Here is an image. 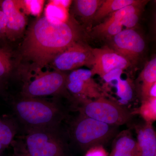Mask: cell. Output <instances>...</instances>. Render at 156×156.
Masks as SVG:
<instances>
[{
	"label": "cell",
	"instance_id": "1",
	"mask_svg": "<svg viewBox=\"0 0 156 156\" xmlns=\"http://www.w3.org/2000/svg\"><path fill=\"white\" fill-rule=\"evenodd\" d=\"M84 37L83 30L70 15L59 23L42 16L32 23L27 31L20 48L21 56L36 73L67 48L83 41Z\"/></svg>",
	"mask_w": 156,
	"mask_h": 156
},
{
	"label": "cell",
	"instance_id": "2",
	"mask_svg": "<svg viewBox=\"0 0 156 156\" xmlns=\"http://www.w3.org/2000/svg\"><path fill=\"white\" fill-rule=\"evenodd\" d=\"M14 107L18 119L29 128L59 126L64 119L57 104L37 98L23 97Z\"/></svg>",
	"mask_w": 156,
	"mask_h": 156
},
{
	"label": "cell",
	"instance_id": "3",
	"mask_svg": "<svg viewBox=\"0 0 156 156\" xmlns=\"http://www.w3.org/2000/svg\"><path fill=\"white\" fill-rule=\"evenodd\" d=\"M77 110L83 115L102 122L119 126L130 122L133 113L126 107L110 99L102 97L92 100L87 98H76Z\"/></svg>",
	"mask_w": 156,
	"mask_h": 156
},
{
	"label": "cell",
	"instance_id": "4",
	"mask_svg": "<svg viewBox=\"0 0 156 156\" xmlns=\"http://www.w3.org/2000/svg\"><path fill=\"white\" fill-rule=\"evenodd\" d=\"M116 127L80 114L73 124V138L82 149L87 151L110 140L115 136Z\"/></svg>",
	"mask_w": 156,
	"mask_h": 156
},
{
	"label": "cell",
	"instance_id": "5",
	"mask_svg": "<svg viewBox=\"0 0 156 156\" xmlns=\"http://www.w3.org/2000/svg\"><path fill=\"white\" fill-rule=\"evenodd\" d=\"M59 126L29 128L26 137L30 156H66L65 143Z\"/></svg>",
	"mask_w": 156,
	"mask_h": 156
},
{
	"label": "cell",
	"instance_id": "6",
	"mask_svg": "<svg viewBox=\"0 0 156 156\" xmlns=\"http://www.w3.org/2000/svg\"><path fill=\"white\" fill-rule=\"evenodd\" d=\"M67 77L66 73L57 70L38 72L33 80L24 85L23 97L37 98L61 93L66 89Z\"/></svg>",
	"mask_w": 156,
	"mask_h": 156
},
{
	"label": "cell",
	"instance_id": "7",
	"mask_svg": "<svg viewBox=\"0 0 156 156\" xmlns=\"http://www.w3.org/2000/svg\"><path fill=\"white\" fill-rule=\"evenodd\" d=\"M92 49L83 41L78 42L57 55L51 63L55 70L63 72L83 66L92 68L94 58Z\"/></svg>",
	"mask_w": 156,
	"mask_h": 156
},
{
	"label": "cell",
	"instance_id": "8",
	"mask_svg": "<svg viewBox=\"0 0 156 156\" xmlns=\"http://www.w3.org/2000/svg\"><path fill=\"white\" fill-rule=\"evenodd\" d=\"M110 40V48L127 58L131 64L137 61L145 49L144 39L134 29L123 30Z\"/></svg>",
	"mask_w": 156,
	"mask_h": 156
},
{
	"label": "cell",
	"instance_id": "9",
	"mask_svg": "<svg viewBox=\"0 0 156 156\" xmlns=\"http://www.w3.org/2000/svg\"><path fill=\"white\" fill-rule=\"evenodd\" d=\"M91 70L78 69L67 75L66 89L75 95L76 98H87L97 99L105 97L99 85L92 78Z\"/></svg>",
	"mask_w": 156,
	"mask_h": 156
},
{
	"label": "cell",
	"instance_id": "10",
	"mask_svg": "<svg viewBox=\"0 0 156 156\" xmlns=\"http://www.w3.org/2000/svg\"><path fill=\"white\" fill-rule=\"evenodd\" d=\"M92 50L94 64L90 70L93 76L98 75L102 78L112 70L121 69L124 70L131 65L127 58L108 46L92 48Z\"/></svg>",
	"mask_w": 156,
	"mask_h": 156
},
{
	"label": "cell",
	"instance_id": "11",
	"mask_svg": "<svg viewBox=\"0 0 156 156\" xmlns=\"http://www.w3.org/2000/svg\"><path fill=\"white\" fill-rule=\"evenodd\" d=\"M1 4L6 18L5 38L9 41H14L25 32L27 25L25 14L18 1L1 0Z\"/></svg>",
	"mask_w": 156,
	"mask_h": 156
},
{
	"label": "cell",
	"instance_id": "12",
	"mask_svg": "<svg viewBox=\"0 0 156 156\" xmlns=\"http://www.w3.org/2000/svg\"><path fill=\"white\" fill-rule=\"evenodd\" d=\"M135 129L138 156H156V134L152 124L145 122Z\"/></svg>",
	"mask_w": 156,
	"mask_h": 156
},
{
	"label": "cell",
	"instance_id": "13",
	"mask_svg": "<svg viewBox=\"0 0 156 156\" xmlns=\"http://www.w3.org/2000/svg\"><path fill=\"white\" fill-rule=\"evenodd\" d=\"M110 156H138L137 143L129 130H124L116 136Z\"/></svg>",
	"mask_w": 156,
	"mask_h": 156
},
{
	"label": "cell",
	"instance_id": "14",
	"mask_svg": "<svg viewBox=\"0 0 156 156\" xmlns=\"http://www.w3.org/2000/svg\"><path fill=\"white\" fill-rule=\"evenodd\" d=\"M72 1H50L45 10V17L51 22L59 23L66 21L70 15L68 9Z\"/></svg>",
	"mask_w": 156,
	"mask_h": 156
},
{
	"label": "cell",
	"instance_id": "15",
	"mask_svg": "<svg viewBox=\"0 0 156 156\" xmlns=\"http://www.w3.org/2000/svg\"><path fill=\"white\" fill-rule=\"evenodd\" d=\"M5 38H0V82L9 77L14 69L13 53Z\"/></svg>",
	"mask_w": 156,
	"mask_h": 156
},
{
	"label": "cell",
	"instance_id": "16",
	"mask_svg": "<svg viewBox=\"0 0 156 156\" xmlns=\"http://www.w3.org/2000/svg\"><path fill=\"white\" fill-rule=\"evenodd\" d=\"M139 80L141 82L142 100L149 97V92L151 87L156 83V58L154 57L148 62L140 73Z\"/></svg>",
	"mask_w": 156,
	"mask_h": 156
},
{
	"label": "cell",
	"instance_id": "17",
	"mask_svg": "<svg viewBox=\"0 0 156 156\" xmlns=\"http://www.w3.org/2000/svg\"><path fill=\"white\" fill-rule=\"evenodd\" d=\"M140 0H104L92 20L99 22L109 14L123 8L139 3Z\"/></svg>",
	"mask_w": 156,
	"mask_h": 156
},
{
	"label": "cell",
	"instance_id": "18",
	"mask_svg": "<svg viewBox=\"0 0 156 156\" xmlns=\"http://www.w3.org/2000/svg\"><path fill=\"white\" fill-rule=\"evenodd\" d=\"M104 0H76L74 9L77 15L84 21L93 20L95 13Z\"/></svg>",
	"mask_w": 156,
	"mask_h": 156
},
{
	"label": "cell",
	"instance_id": "19",
	"mask_svg": "<svg viewBox=\"0 0 156 156\" xmlns=\"http://www.w3.org/2000/svg\"><path fill=\"white\" fill-rule=\"evenodd\" d=\"M15 133L14 123L8 119L0 118V155L12 143Z\"/></svg>",
	"mask_w": 156,
	"mask_h": 156
},
{
	"label": "cell",
	"instance_id": "20",
	"mask_svg": "<svg viewBox=\"0 0 156 156\" xmlns=\"http://www.w3.org/2000/svg\"><path fill=\"white\" fill-rule=\"evenodd\" d=\"M135 113L140 115L145 122L152 124L156 120V98L148 97L142 100Z\"/></svg>",
	"mask_w": 156,
	"mask_h": 156
},
{
	"label": "cell",
	"instance_id": "21",
	"mask_svg": "<svg viewBox=\"0 0 156 156\" xmlns=\"http://www.w3.org/2000/svg\"><path fill=\"white\" fill-rule=\"evenodd\" d=\"M115 87L117 96L120 98V104H127L132 100L134 96V89L130 80L122 78L116 80Z\"/></svg>",
	"mask_w": 156,
	"mask_h": 156
},
{
	"label": "cell",
	"instance_id": "22",
	"mask_svg": "<svg viewBox=\"0 0 156 156\" xmlns=\"http://www.w3.org/2000/svg\"><path fill=\"white\" fill-rule=\"evenodd\" d=\"M20 8L25 14L39 16L41 13L45 1L27 0L18 1Z\"/></svg>",
	"mask_w": 156,
	"mask_h": 156
},
{
	"label": "cell",
	"instance_id": "23",
	"mask_svg": "<svg viewBox=\"0 0 156 156\" xmlns=\"http://www.w3.org/2000/svg\"><path fill=\"white\" fill-rule=\"evenodd\" d=\"M84 156H108V153L103 146L98 145L88 149Z\"/></svg>",
	"mask_w": 156,
	"mask_h": 156
},
{
	"label": "cell",
	"instance_id": "24",
	"mask_svg": "<svg viewBox=\"0 0 156 156\" xmlns=\"http://www.w3.org/2000/svg\"><path fill=\"white\" fill-rule=\"evenodd\" d=\"M123 71L121 69H116L108 73L101 78L106 83H111L112 81L116 80L118 78L121 77Z\"/></svg>",
	"mask_w": 156,
	"mask_h": 156
},
{
	"label": "cell",
	"instance_id": "25",
	"mask_svg": "<svg viewBox=\"0 0 156 156\" xmlns=\"http://www.w3.org/2000/svg\"><path fill=\"white\" fill-rule=\"evenodd\" d=\"M6 25L5 16L1 7L0 0V38H5Z\"/></svg>",
	"mask_w": 156,
	"mask_h": 156
},
{
	"label": "cell",
	"instance_id": "26",
	"mask_svg": "<svg viewBox=\"0 0 156 156\" xmlns=\"http://www.w3.org/2000/svg\"><path fill=\"white\" fill-rule=\"evenodd\" d=\"M149 97L156 98V83L151 88L149 92Z\"/></svg>",
	"mask_w": 156,
	"mask_h": 156
},
{
	"label": "cell",
	"instance_id": "27",
	"mask_svg": "<svg viewBox=\"0 0 156 156\" xmlns=\"http://www.w3.org/2000/svg\"><path fill=\"white\" fill-rule=\"evenodd\" d=\"M24 151L22 152V153L19 154V156H30L29 154L28 153H27V150H25Z\"/></svg>",
	"mask_w": 156,
	"mask_h": 156
},
{
	"label": "cell",
	"instance_id": "28",
	"mask_svg": "<svg viewBox=\"0 0 156 156\" xmlns=\"http://www.w3.org/2000/svg\"><path fill=\"white\" fill-rule=\"evenodd\" d=\"M2 87V83L0 82V90H1V88Z\"/></svg>",
	"mask_w": 156,
	"mask_h": 156
},
{
	"label": "cell",
	"instance_id": "29",
	"mask_svg": "<svg viewBox=\"0 0 156 156\" xmlns=\"http://www.w3.org/2000/svg\"><path fill=\"white\" fill-rule=\"evenodd\" d=\"M0 156H1V155H0Z\"/></svg>",
	"mask_w": 156,
	"mask_h": 156
}]
</instances>
